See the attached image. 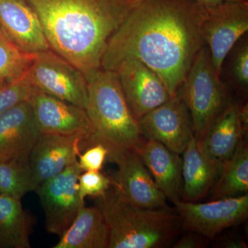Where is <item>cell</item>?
<instances>
[{"label":"cell","mask_w":248,"mask_h":248,"mask_svg":"<svg viewBox=\"0 0 248 248\" xmlns=\"http://www.w3.org/2000/svg\"><path fill=\"white\" fill-rule=\"evenodd\" d=\"M245 135L240 106L228 104L210 125L201 144L205 154L221 170Z\"/></svg>","instance_id":"ac0fdd59"},{"label":"cell","mask_w":248,"mask_h":248,"mask_svg":"<svg viewBox=\"0 0 248 248\" xmlns=\"http://www.w3.org/2000/svg\"><path fill=\"white\" fill-rule=\"evenodd\" d=\"M174 204L182 226L209 239H213L227 228L241 224L248 216V194L208 203L180 200Z\"/></svg>","instance_id":"9c48e42d"},{"label":"cell","mask_w":248,"mask_h":248,"mask_svg":"<svg viewBox=\"0 0 248 248\" xmlns=\"http://www.w3.org/2000/svg\"><path fill=\"white\" fill-rule=\"evenodd\" d=\"M50 49L86 76L101 68L109 41L128 16L130 0H27Z\"/></svg>","instance_id":"7a4b0ae2"},{"label":"cell","mask_w":248,"mask_h":248,"mask_svg":"<svg viewBox=\"0 0 248 248\" xmlns=\"http://www.w3.org/2000/svg\"><path fill=\"white\" fill-rule=\"evenodd\" d=\"M232 73L235 82L240 87L248 86V44L244 42L235 53L232 64Z\"/></svg>","instance_id":"83f0119b"},{"label":"cell","mask_w":248,"mask_h":248,"mask_svg":"<svg viewBox=\"0 0 248 248\" xmlns=\"http://www.w3.org/2000/svg\"><path fill=\"white\" fill-rule=\"evenodd\" d=\"M27 75L15 82L0 87V115L18 103L30 100L34 92Z\"/></svg>","instance_id":"d4e9b609"},{"label":"cell","mask_w":248,"mask_h":248,"mask_svg":"<svg viewBox=\"0 0 248 248\" xmlns=\"http://www.w3.org/2000/svg\"><path fill=\"white\" fill-rule=\"evenodd\" d=\"M40 134L30 100L10 108L0 115V161L29 159Z\"/></svg>","instance_id":"9a60e30c"},{"label":"cell","mask_w":248,"mask_h":248,"mask_svg":"<svg viewBox=\"0 0 248 248\" xmlns=\"http://www.w3.org/2000/svg\"><path fill=\"white\" fill-rule=\"evenodd\" d=\"M161 192L171 202L182 198V158L162 143L146 140L138 151Z\"/></svg>","instance_id":"e0dca14e"},{"label":"cell","mask_w":248,"mask_h":248,"mask_svg":"<svg viewBox=\"0 0 248 248\" xmlns=\"http://www.w3.org/2000/svg\"><path fill=\"white\" fill-rule=\"evenodd\" d=\"M32 224L20 199L0 195V248H30Z\"/></svg>","instance_id":"44dd1931"},{"label":"cell","mask_w":248,"mask_h":248,"mask_svg":"<svg viewBox=\"0 0 248 248\" xmlns=\"http://www.w3.org/2000/svg\"><path fill=\"white\" fill-rule=\"evenodd\" d=\"M110 231L97 206L80 210L76 219L53 248H108Z\"/></svg>","instance_id":"ffe728a7"},{"label":"cell","mask_w":248,"mask_h":248,"mask_svg":"<svg viewBox=\"0 0 248 248\" xmlns=\"http://www.w3.org/2000/svg\"><path fill=\"white\" fill-rule=\"evenodd\" d=\"M199 4L203 5V6H211L220 4V3L227 2V1H237V2H244V1H248V0H195Z\"/></svg>","instance_id":"1f68e13d"},{"label":"cell","mask_w":248,"mask_h":248,"mask_svg":"<svg viewBox=\"0 0 248 248\" xmlns=\"http://www.w3.org/2000/svg\"><path fill=\"white\" fill-rule=\"evenodd\" d=\"M203 7L201 34L220 76L227 55L248 32V1H227Z\"/></svg>","instance_id":"52a82bcc"},{"label":"cell","mask_w":248,"mask_h":248,"mask_svg":"<svg viewBox=\"0 0 248 248\" xmlns=\"http://www.w3.org/2000/svg\"><path fill=\"white\" fill-rule=\"evenodd\" d=\"M86 145L82 138L40 134L29 157L34 183L37 187L78 161Z\"/></svg>","instance_id":"4fadbf2b"},{"label":"cell","mask_w":248,"mask_h":248,"mask_svg":"<svg viewBox=\"0 0 248 248\" xmlns=\"http://www.w3.org/2000/svg\"><path fill=\"white\" fill-rule=\"evenodd\" d=\"M179 91L190 112L194 135L201 141L228 104V91L214 68L206 45L196 55Z\"/></svg>","instance_id":"5b68a950"},{"label":"cell","mask_w":248,"mask_h":248,"mask_svg":"<svg viewBox=\"0 0 248 248\" xmlns=\"http://www.w3.org/2000/svg\"><path fill=\"white\" fill-rule=\"evenodd\" d=\"M0 29L26 53L50 49L38 16L27 0H0Z\"/></svg>","instance_id":"2e32d148"},{"label":"cell","mask_w":248,"mask_h":248,"mask_svg":"<svg viewBox=\"0 0 248 248\" xmlns=\"http://www.w3.org/2000/svg\"><path fill=\"white\" fill-rule=\"evenodd\" d=\"M130 1L134 3V4H135V3L138 2V1H141V0H130Z\"/></svg>","instance_id":"d6a6232c"},{"label":"cell","mask_w":248,"mask_h":248,"mask_svg":"<svg viewBox=\"0 0 248 248\" xmlns=\"http://www.w3.org/2000/svg\"><path fill=\"white\" fill-rule=\"evenodd\" d=\"M109 152L102 143H97L85 150L80 154L78 161L83 172L85 171H100L104 163L108 159Z\"/></svg>","instance_id":"4316f807"},{"label":"cell","mask_w":248,"mask_h":248,"mask_svg":"<svg viewBox=\"0 0 248 248\" xmlns=\"http://www.w3.org/2000/svg\"><path fill=\"white\" fill-rule=\"evenodd\" d=\"M138 124L146 140L159 141L178 155L194 136L190 112L179 93L141 117Z\"/></svg>","instance_id":"8fae6325"},{"label":"cell","mask_w":248,"mask_h":248,"mask_svg":"<svg viewBox=\"0 0 248 248\" xmlns=\"http://www.w3.org/2000/svg\"><path fill=\"white\" fill-rule=\"evenodd\" d=\"M240 118L242 124L245 135H247L248 128V104L240 107Z\"/></svg>","instance_id":"f546056e"},{"label":"cell","mask_w":248,"mask_h":248,"mask_svg":"<svg viewBox=\"0 0 248 248\" xmlns=\"http://www.w3.org/2000/svg\"><path fill=\"white\" fill-rule=\"evenodd\" d=\"M202 237L203 236L193 232L189 231L188 234L184 235L180 240L177 241L174 245L173 248H203L204 244L202 241Z\"/></svg>","instance_id":"f1b7e54d"},{"label":"cell","mask_w":248,"mask_h":248,"mask_svg":"<svg viewBox=\"0 0 248 248\" xmlns=\"http://www.w3.org/2000/svg\"><path fill=\"white\" fill-rule=\"evenodd\" d=\"M89 116L97 143L108 150V161L127 151H138L146 139L132 113L117 72L100 68L86 75Z\"/></svg>","instance_id":"277c9868"},{"label":"cell","mask_w":248,"mask_h":248,"mask_svg":"<svg viewBox=\"0 0 248 248\" xmlns=\"http://www.w3.org/2000/svg\"><path fill=\"white\" fill-rule=\"evenodd\" d=\"M111 162L118 166L117 176L112 181L130 202L142 208H167L166 196L155 182L138 152H122Z\"/></svg>","instance_id":"5bb4252c"},{"label":"cell","mask_w":248,"mask_h":248,"mask_svg":"<svg viewBox=\"0 0 248 248\" xmlns=\"http://www.w3.org/2000/svg\"><path fill=\"white\" fill-rule=\"evenodd\" d=\"M83 172L78 161L37 187L45 214L46 231L62 236L85 205L79 195V177Z\"/></svg>","instance_id":"ba28073f"},{"label":"cell","mask_w":248,"mask_h":248,"mask_svg":"<svg viewBox=\"0 0 248 248\" xmlns=\"http://www.w3.org/2000/svg\"><path fill=\"white\" fill-rule=\"evenodd\" d=\"M30 102L41 134L82 138L86 148L97 144L94 128L83 108L34 90Z\"/></svg>","instance_id":"30bf717a"},{"label":"cell","mask_w":248,"mask_h":248,"mask_svg":"<svg viewBox=\"0 0 248 248\" xmlns=\"http://www.w3.org/2000/svg\"><path fill=\"white\" fill-rule=\"evenodd\" d=\"M182 155V200L198 202L213 188L221 170L205 154L195 135Z\"/></svg>","instance_id":"d6986e66"},{"label":"cell","mask_w":248,"mask_h":248,"mask_svg":"<svg viewBox=\"0 0 248 248\" xmlns=\"http://www.w3.org/2000/svg\"><path fill=\"white\" fill-rule=\"evenodd\" d=\"M36 54L18 48L0 29V87L24 78Z\"/></svg>","instance_id":"603a6c76"},{"label":"cell","mask_w":248,"mask_h":248,"mask_svg":"<svg viewBox=\"0 0 248 248\" xmlns=\"http://www.w3.org/2000/svg\"><path fill=\"white\" fill-rule=\"evenodd\" d=\"M27 77L36 91L86 108L88 89L85 75L51 49L36 54Z\"/></svg>","instance_id":"8992f818"},{"label":"cell","mask_w":248,"mask_h":248,"mask_svg":"<svg viewBox=\"0 0 248 248\" xmlns=\"http://www.w3.org/2000/svg\"><path fill=\"white\" fill-rule=\"evenodd\" d=\"M29 159L0 161V195L22 199L35 191Z\"/></svg>","instance_id":"cb8c5ba5"},{"label":"cell","mask_w":248,"mask_h":248,"mask_svg":"<svg viewBox=\"0 0 248 248\" xmlns=\"http://www.w3.org/2000/svg\"><path fill=\"white\" fill-rule=\"evenodd\" d=\"M224 247L229 248H247L248 246L243 240L234 239L227 241Z\"/></svg>","instance_id":"4dcf8cb0"},{"label":"cell","mask_w":248,"mask_h":248,"mask_svg":"<svg viewBox=\"0 0 248 248\" xmlns=\"http://www.w3.org/2000/svg\"><path fill=\"white\" fill-rule=\"evenodd\" d=\"M215 185L213 200L248 194V147L244 140L223 165Z\"/></svg>","instance_id":"7402d4cb"},{"label":"cell","mask_w":248,"mask_h":248,"mask_svg":"<svg viewBox=\"0 0 248 248\" xmlns=\"http://www.w3.org/2000/svg\"><path fill=\"white\" fill-rule=\"evenodd\" d=\"M115 72L129 108L138 121L171 97L162 80L140 60H125Z\"/></svg>","instance_id":"7c38bea8"},{"label":"cell","mask_w":248,"mask_h":248,"mask_svg":"<svg viewBox=\"0 0 248 248\" xmlns=\"http://www.w3.org/2000/svg\"><path fill=\"white\" fill-rule=\"evenodd\" d=\"M110 231L108 248H159L169 246L182 227L178 213L167 208H142L112 184L95 198Z\"/></svg>","instance_id":"3957f363"},{"label":"cell","mask_w":248,"mask_h":248,"mask_svg":"<svg viewBox=\"0 0 248 248\" xmlns=\"http://www.w3.org/2000/svg\"><path fill=\"white\" fill-rule=\"evenodd\" d=\"M112 184V179L100 171H85L79 177V195L83 201L86 197L104 195Z\"/></svg>","instance_id":"484cf974"},{"label":"cell","mask_w":248,"mask_h":248,"mask_svg":"<svg viewBox=\"0 0 248 248\" xmlns=\"http://www.w3.org/2000/svg\"><path fill=\"white\" fill-rule=\"evenodd\" d=\"M203 5L195 0H141L111 37L101 68L116 71L128 59L143 62L159 77L171 97L188 74L205 42Z\"/></svg>","instance_id":"6da1fadb"}]
</instances>
